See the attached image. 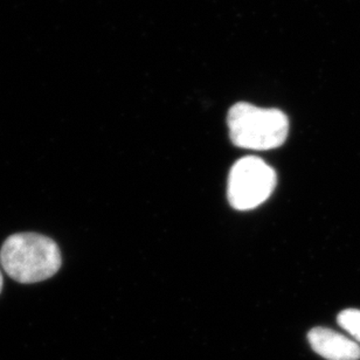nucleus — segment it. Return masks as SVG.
Instances as JSON below:
<instances>
[{
	"instance_id": "nucleus-1",
	"label": "nucleus",
	"mask_w": 360,
	"mask_h": 360,
	"mask_svg": "<svg viewBox=\"0 0 360 360\" xmlns=\"http://www.w3.org/2000/svg\"><path fill=\"white\" fill-rule=\"evenodd\" d=\"M0 264L14 281L37 283L59 271L61 253L51 238L37 233H19L5 240L0 250Z\"/></svg>"
},
{
	"instance_id": "nucleus-2",
	"label": "nucleus",
	"mask_w": 360,
	"mask_h": 360,
	"mask_svg": "<svg viewBox=\"0 0 360 360\" xmlns=\"http://www.w3.org/2000/svg\"><path fill=\"white\" fill-rule=\"evenodd\" d=\"M233 144L243 149L266 151L282 146L289 132V120L278 109H264L240 102L227 116Z\"/></svg>"
},
{
	"instance_id": "nucleus-3",
	"label": "nucleus",
	"mask_w": 360,
	"mask_h": 360,
	"mask_svg": "<svg viewBox=\"0 0 360 360\" xmlns=\"http://www.w3.org/2000/svg\"><path fill=\"white\" fill-rule=\"evenodd\" d=\"M276 186V172L259 157H243L229 172L227 195L231 206L239 211L264 204Z\"/></svg>"
},
{
	"instance_id": "nucleus-4",
	"label": "nucleus",
	"mask_w": 360,
	"mask_h": 360,
	"mask_svg": "<svg viewBox=\"0 0 360 360\" xmlns=\"http://www.w3.org/2000/svg\"><path fill=\"white\" fill-rule=\"evenodd\" d=\"M312 350L326 360H359L360 347L342 333L326 328H315L308 333Z\"/></svg>"
},
{
	"instance_id": "nucleus-5",
	"label": "nucleus",
	"mask_w": 360,
	"mask_h": 360,
	"mask_svg": "<svg viewBox=\"0 0 360 360\" xmlns=\"http://www.w3.org/2000/svg\"><path fill=\"white\" fill-rule=\"evenodd\" d=\"M338 324L360 342V310L347 309L338 315Z\"/></svg>"
},
{
	"instance_id": "nucleus-6",
	"label": "nucleus",
	"mask_w": 360,
	"mask_h": 360,
	"mask_svg": "<svg viewBox=\"0 0 360 360\" xmlns=\"http://www.w3.org/2000/svg\"><path fill=\"white\" fill-rule=\"evenodd\" d=\"M3 283H4L3 274H1V271H0V292H1V290H3Z\"/></svg>"
}]
</instances>
